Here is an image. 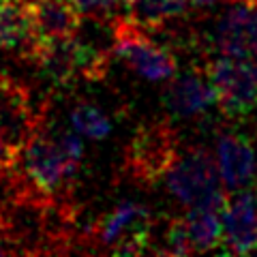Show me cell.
<instances>
[{"mask_svg": "<svg viewBox=\"0 0 257 257\" xmlns=\"http://www.w3.org/2000/svg\"><path fill=\"white\" fill-rule=\"evenodd\" d=\"M152 219L150 210L138 202H120L88 231V251H105L114 255H140L150 248Z\"/></svg>", "mask_w": 257, "mask_h": 257, "instance_id": "cell-3", "label": "cell"}, {"mask_svg": "<svg viewBox=\"0 0 257 257\" xmlns=\"http://www.w3.org/2000/svg\"><path fill=\"white\" fill-rule=\"evenodd\" d=\"M84 161V144L75 133L47 131L43 124L20 152V170L37 191L64 197Z\"/></svg>", "mask_w": 257, "mask_h": 257, "instance_id": "cell-1", "label": "cell"}, {"mask_svg": "<svg viewBox=\"0 0 257 257\" xmlns=\"http://www.w3.org/2000/svg\"><path fill=\"white\" fill-rule=\"evenodd\" d=\"M191 7V0H128L126 18L140 24L142 28L152 30L161 28L174 18L187 15Z\"/></svg>", "mask_w": 257, "mask_h": 257, "instance_id": "cell-16", "label": "cell"}, {"mask_svg": "<svg viewBox=\"0 0 257 257\" xmlns=\"http://www.w3.org/2000/svg\"><path fill=\"white\" fill-rule=\"evenodd\" d=\"M225 11L208 32V43L216 54L257 60V3L227 0Z\"/></svg>", "mask_w": 257, "mask_h": 257, "instance_id": "cell-7", "label": "cell"}, {"mask_svg": "<svg viewBox=\"0 0 257 257\" xmlns=\"http://www.w3.org/2000/svg\"><path fill=\"white\" fill-rule=\"evenodd\" d=\"M30 60L37 64L39 73L50 86L64 88L77 73L75 64V37L54 39V41H37Z\"/></svg>", "mask_w": 257, "mask_h": 257, "instance_id": "cell-14", "label": "cell"}, {"mask_svg": "<svg viewBox=\"0 0 257 257\" xmlns=\"http://www.w3.org/2000/svg\"><path fill=\"white\" fill-rule=\"evenodd\" d=\"M114 54L148 82H170L178 73L176 56L155 43L146 35V28L124 15L114 20Z\"/></svg>", "mask_w": 257, "mask_h": 257, "instance_id": "cell-6", "label": "cell"}, {"mask_svg": "<svg viewBox=\"0 0 257 257\" xmlns=\"http://www.w3.org/2000/svg\"><path fill=\"white\" fill-rule=\"evenodd\" d=\"M251 3H257V0H251Z\"/></svg>", "mask_w": 257, "mask_h": 257, "instance_id": "cell-22", "label": "cell"}, {"mask_svg": "<svg viewBox=\"0 0 257 257\" xmlns=\"http://www.w3.org/2000/svg\"><path fill=\"white\" fill-rule=\"evenodd\" d=\"M178 155V135L172 122L152 120L135 128L124 150V170L138 182L152 184L165 178Z\"/></svg>", "mask_w": 257, "mask_h": 257, "instance_id": "cell-4", "label": "cell"}, {"mask_svg": "<svg viewBox=\"0 0 257 257\" xmlns=\"http://www.w3.org/2000/svg\"><path fill=\"white\" fill-rule=\"evenodd\" d=\"M79 15L96 22H111L126 13L128 0H71Z\"/></svg>", "mask_w": 257, "mask_h": 257, "instance_id": "cell-19", "label": "cell"}, {"mask_svg": "<svg viewBox=\"0 0 257 257\" xmlns=\"http://www.w3.org/2000/svg\"><path fill=\"white\" fill-rule=\"evenodd\" d=\"M255 193H257V191H255Z\"/></svg>", "mask_w": 257, "mask_h": 257, "instance_id": "cell-23", "label": "cell"}, {"mask_svg": "<svg viewBox=\"0 0 257 257\" xmlns=\"http://www.w3.org/2000/svg\"><path fill=\"white\" fill-rule=\"evenodd\" d=\"M214 161L221 182L229 191L251 187L257 176V155L251 140L242 133H223L216 140Z\"/></svg>", "mask_w": 257, "mask_h": 257, "instance_id": "cell-11", "label": "cell"}, {"mask_svg": "<svg viewBox=\"0 0 257 257\" xmlns=\"http://www.w3.org/2000/svg\"><path fill=\"white\" fill-rule=\"evenodd\" d=\"M216 105L229 120H244L257 111V62L219 54L206 64Z\"/></svg>", "mask_w": 257, "mask_h": 257, "instance_id": "cell-5", "label": "cell"}, {"mask_svg": "<svg viewBox=\"0 0 257 257\" xmlns=\"http://www.w3.org/2000/svg\"><path fill=\"white\" fill-rule=\"evenodd\" d=\"M71 124L88 140H105L111 133V120L90 103H79L71 109Z\"/></svg>", "mask_w": 257, "mask_h": 257, "instance_id": "cell-18", "label": "cell"}, {"mask_svg": "<svg viewBox=\"0 0 257 257\" xmlns=\"http://www.w3.org/2000/svg\"><path fill=\"white\" fill-rule=\"evenodd\" d=\"M221 176L214 155L204 146H193L178 155L165 174V187L170 195L182 206H212L225 210L227 191L221 187Z\"/></svg>", "mask_w": 257, "mask_h": 257, "instance_id": "cell-2", "label": "cell"}, {"mask_svg": "<svg viewBox=\"0 0 257 257\" xmlns=\"http://www.w3.org/2000/svg\"><path fill=\"white\" fill-rule=\"evenodd\" d=\"M37 41L71 39L82 28L79 11L71 0H30Z\"/></svg>", "mask_w": 257, "mask_h": 257, "instance_id": "cell-13", "label": "cell"}, {"mask_svg": "<svg viewBox=\"0 0 257 257\" xmlns=\"http://www.w3.org/2000/svg\"><path fill=\"white\" fill-rule=\"evenodd\" d=\"M152 253H161V255H191L193 246L187 234V225H184V216L182 219H170L163 223L159 238L152 236L150 238V248Z\"/></svg>", "mask_w": 257, "mask_h": 257, "instance_id": "cell-17", "label": "cell"}, {"mask_svg": "<svg viewBox=\"0 0 257 257\" xmlns=\"http://www.w3.org/2000/svg\"><path fill=\"white\" fill-rule=\"evenodd\" d=\"M216 105V94L206 69L176 73L163 90V107L172 118H197Z\"/></svg>", "mask_w": 257, "mask_h": 257, "instance_id": "cell-9", "label": "cell"}, {"mask_svg": "<svg viewBox=\"0 0 257 257\" xmlns=\"http://www.w3.org/2000/svg\"><path fill=\"white\" fill-rule=\"evenodd\" d=\"M43 120V109L32 105L28 88L0 73V135L22 150L39 131Z\"/></svg>", "mask_w": 257, "mask_h": 257, "instance_id": "cell-8", "label": "cell"}, {"mask_svg": "<svg viewBox=\"0 0 257 257\" xmlns=\"http://www.w3.org/2000/svg\"><path fill=\"white\" fill-rule=\"evenodd\" d=\"M193 7H197V9H208V7H214L219 3H227V0H191Z\"/></svg>", "mask_w": 257, "mask_h": 257, "instance_id": "cell-20", "label": "cell"}, {"mask_svg": "<svg viewBox=\"0 0 257 257\" xmlns=\"http://www.w3.org/2000/svg\"><path fill=\"white\" fill-rule=\"evenodd\" d=\"M37 45L30 0H0V50L30 60Z\"/></svg>", "mask_w": 257, "mask_h": 257, "instance_id": "cell-12", "label": "cell"}, {"mask_svg": "<svg viewBox=\"0 0 257 257\" xmlns=\"http://www.w3.org/2000/svg\"><path fill=\"white\" fill-rule=\"evenodd\" d=\"M184 225L193 253H210L223 244V210L212 206H193L184 214Z\"/></svg>", "mask_w": 257, "mask_h": 257, "instance_id": "cell-15", "label": "cell"}, {"mask_svg": "<svg viewBox=\"0 0 257 257\" xmlns=\"http://www.w3.org/2000/svg\"><path fill=\"white\" fill-rule=\"evenodd\" d=\"M223 251L248 255L257 251V193L234 191L223 210Z\"/></svg>", "mask_w": 257, "mask_h": 257, "instance_id": "cell-10", "label": "cell"}, {"mask_svg": "<svg viewBox=\"0 0 257 257\" xmlns=\"http://www.w3.org/2000/svg\"><path fill=\"white\" fill-rule=\"evenodd\" d=\"M0 255H11L9 246H7L5 238H3V216H0Z\"/></svg>", "mask_w": 257, "mask_h": 257, "instance_id": "cell-21", "label": "cell"}]
</instances>
